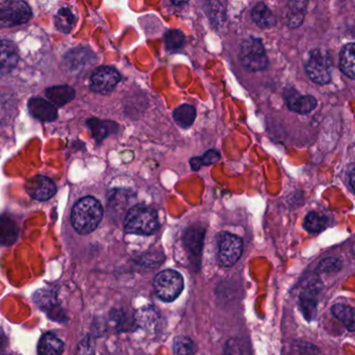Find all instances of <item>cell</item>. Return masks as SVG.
Masks as SVG:
<instances>
[{
	"label": "cell",
	"mask_w": 355,
	"mask_h": 355,
	"mask_svg": "<svg viewBox=\"0 0 355 355\" xmlns=\"http://www.w3.org/2000/svg\"><path fill=\"white\" fill-rule=\"evenodd\" d=\"M103 216V209L99 201L93 197H85L72 209V225L78 234H89L96 230Z\"/></svg>",
	"instance_id": "cell-1"
},
{
	"label": "cell",
	"mask_w": 355,
	"mask_h": 355,
	"mask_svg": "<svg viewBox=\"0 0 355 355\" xmlns=\"http://www.w3.org/2000/svg\"><path fill=\"white\" fill-rule=\"evenodd\" d=\"M124 230L128 234L150 236L159 230L157 211L144 205H136L128 211L124 221Z\"/></svg>",
	"instance_id": "cell-2"
},
{
	"label": "cell",
	"mask_w": 355,
	"mask_h": 355,
	"mask_svg": "<svg viewBox=\"0 0 355 355\" xmlns=\"http://www.w3.org/2000/svg\"><path fill=\"white\" fill-rule=\"evenodd\" d=\"M155 294L164 302L175 300L184 288L182 276L174 270L167 269L159 272L153 280Z\"/></svg>",
	"instance_id": "cell-3"
},
{
	"label": "cell",
	"mask_w": 355,
	"mask_h": 355,
	"mask_svg": "<svg viewBox=\"0 0 355 355\" xmlns=\"http://www.w3.org/2000/svg\"><path fill=\"white\" fill-rule=\"evenodd\" d=\"M240 60L249 71L259 72L266 69L268 58L263 43L259 39L249 37L241 44Z\"/></svg>",
	"instance_id": "cell-4"
},
{
	"label": "cell",
	"mask_w": 355,
	"mask_h": 355,
	"mask_svg": "<svg viewBox=\"0 0 355 355\" xmlns=\"http://www.w3.org/2000/svg\"><path fill=\"white\" fill-rule=\"evenodd\" d=\"M305 71L315 84H328L331 80V57L325 51L315 49L309 53V59L305 63Z\"/></svg>",
	"instance_id": "cell-5"
},
{
	"label": "cell",
	"mask_w": 355,
	"mask_h": 355,
	"mask_svg": "<svg viewBox=\"0 0 355 355\" xmlns=\"http://www.w3.org/2000/svg\"><path fill=\"white\" fill-rule=\"evenodd\" d=\"M32 17V10L24 1L0 0V26H15L26 24Z\"/></svg>",
	"instance_id": "cell-6"
},
{
	"label": "cell",
	"mask_w": 355,
	"mask_h": 355,
	"mask_svg": "<svg viewBox=\"0 0 355 355\" xmlns=\"http://www.w3.org/2000/svg\"><path fill=\"white\" fill-rule=\"evenodd\" d=\"M242 239L228 232L220 236L218 243V261L223 267H232L240 259L243 253Z\"/></svg>",
	"instance_id": "cell-7"
},
{
	"label": "cell",
	"mask_w": 355,
	"mask_h": 355,
	"mask_svg": "<svg viewBox=\"0 0 355 355\" xmlns=\"http://www.w3.org/2000/svg\"><path fill=\"white\" fill-rule=\"evenodd\" d=\"M121 80L119 72L112 67L98 68L91 78V89L101 94H109Z\"/></svg>",
	"instance_id": "cell-8"
},
{
	"label": "cell",
	"mask_w": 355,
	"mask_h": 355,
	"mask_svg": "<svg viewBox=\"0 0 355 355\" xmlns=\"http://www.w3.org/2000/svg\"><path fill=\"white\" fill-rule=\"evenodd\" d=\"M26 190L36 200L45 201L55 194L57 187L51 178L44 175H36L26 182Z\"/></svg>",
	"instance_id": "cell-9"
},
{
	"label": "cell",
	"mask_w": 355,
	"mask_h": 355,
	"mask_svg": "<svg viewBox=\"0 0 355 355\" xmlns=\"http://www.w3.org/2000/svg\"><path fill=\"white\" fill-rule=\"evenodd\" d=\"M320 292H321V284L318 280L309 282L301 292V309H302L303 315L309 321L315 317Z\"/></svg>",
	"instance_id": "cell-10"
},
{
	"label": "cell",
	"mask_w": 355,
	"mask_h": 355,
	"mask_svg": "<svg viewBox=\"0 0 355 355\" xmlns=\"http://www.w3.org/2000/svg\"><path fill=\"white\" fill-rule=\"evenodd\" d=\"M286 105L290 111L306 115L317 107V99L311 95H300L296 92H290L286 96Z\"/></svg>",
	"instance_id": "cell-11"
},
{
	"label": "cell",
	"mask_w": 355,
	"mask_h": 355,
	"mask_svg": "<svg viewBox=\"0 0 355 355\" xmlns=\"http://www.w3.org/2000/svg\"><path fill=\"white\" fill-rule=\"evenodd\" d=\"M306 1H290L282 12V21L288 28H298L304 20Z\"/></svg>",
	"instance_id": "cell-12"
},
{
	"label": "cell",
	"mask_w": 355,
	"mask_h": 355,
	"mask_svg": "<svg viewBox=\"0 0 355 355\" xmlns=\"http://www.w3.org/2000/svg\"><path fill=\"white\" fill-rule=\"evenodd\" d=\"M19 61L17 49L9 41H0V74H8Z\"/></svg>",
	"instance_id": "cell-13"
},
{
	"label": "cell",
	"mask_w": 355,
	"mask_h": 355,
	"mask_svg": "<svg viewBox=\"0 0 355 355\" xmlns=\"http://www.w3.org/2000/svg\"><path fill=\"white\" fill-rule=\"evenodd\" d=\"M205 238V230L201 227H191L184 234V246L190 252L192 261L195 263H199V257L201 254Z\"/></svg>",
	"instance_id": "cell-14"
},
{
	"label": "cell",
	"mask_w": 355,
	"mask_h": 355,
	"mask_svg": "<svg viewBox=\"0 0 355 355\" xmlns=\"http://www.w3.org/2000/svg\"><path fill=\"white\" fill-rule=\"evenodd\" d=\"M28 110L35 118L41 121H55L58 117L57 109L51 103L42 98L31 99Z\"/></svg>",
	"instance_id": "cell-15"
},
{
	"label": "cell",
	"mask_w": 355,
	"mask_h": 355,
	"mask_svg": "<svg viewBox=\"0 0 355 355\" xmlns=\"http://www.w3.org/2000/svg\"><path fill=\"white\" fill-rule=\"evenodd\" d=\"M46 96L53 105L63 107L74 98L76 91L69 86L51 87L47 89Z\"/></svg>",
	"instance_id": "cell-16"
},
{
	"label": "cell",
	"mask_w": 355,
	"mask_h": 355,
	"mask_svg": "<svg viewBox=\"0 0 355 355\" xmlns=\"http://www.w3.org/2000/svg\"><path fill=\"white\" fill-rule=\"evenodd\" d=\"M251 17L257 26L261 28H270L276 24L275 16L263 3H259L253 8Z\"/></svg>",
	"instance_id": "cell-17"
},
{
	"label": "cell",
	"mask_w": 355,
	"mask_h": 355,
	"mask_svg": "<svg viewBox=\"0 0 355 355\" xmlns=\"http://www.w3.org/2000/svg\"><path fill=\"white\" fill-rule=\"evenodd\" d=\"M64 344L53 334H45L39 342L38 352L40 355H61Z\"/></svg>",
	"instance_id": "cell-18"
},
{
	"label": "cell",
	"mask_w": 355,
	"mask_h": 355,
	"mask_svg": "<svg viewBox=\"0 0 355 355\" xmlns=\"http://www.w3.org/2000/svg\"><path fill=\"white\" fill-rule=\"evenodd\" d=\"M18 238V228L15 222L7 216L0 217V244L10 246Z\"/></svg>",
	"instance_id": "cell-19"
},
{
	"label": "cell",
	"mask_w": 355,
	"mask_h": 355,
	"mask_svg": "<svg viewBox=\"0 0 355 355\" xmlns=\"http://www.w3.org/2000/svg\"><path fill=\"white\" fill-rule=\"evenodd\" d=\"M354 53L355 44L354 43H349L343 47L342 51L340 55V68L345 76H348L351 80H354Z\"/></svg>",
	"instance_id": "cell-20"
},
{
	"label": "cell",
	"mask_w": 355,
	"mask_h": 355,
	"mask_svg": "<svg viewBox=\"0 0 355 355\" xmlns=\"http://www.w3.org/2000/svg\"><path fill=\"white\" fill-rule=\"evenodd\" d=\"M88 124L90 126L91 130H92L93 137L98 142L105 140L110 135L115 134L118 130V125L114 123V122L92 119L88 122Z\"/></svg>",
	"instance_id": "cell-21"
},
{
	"label": "cell",
	"mask_w": 355,
	"mask_h": 355,
	"mask_svg": "<svg viewBox=\"0 0 355 355\" xmlns=\"http://www.w3.org/2000/svg\"><path fill=\"white\" fill-rule=\"evenodd\" d=\"M137 323L147 330H155L159 323V313L153 306L144 307L137 313Z\"/></svg>",
	"instance_id": "cell-22"
},
{
	"label": "cell",
	"mask_w": 355,
	"mask_h": 355,
	"mask_svg": "<svg viewBox=\"0 0 355 355\" xmlns=\"http://www.w3.org/2000/svg\"><path fill=\"white\" fill-rule=\"evenodd\" d=\"M173 118L182 128H189L194 123L196 110L190 105H182L174 110Z\"/></svg>",
	"instance_id": "cell-23"
},
{
	"label": "cell",
	"mask_w": 355,
	"mask_h": 355,
	"mask_svg": "<svg viewBox=\"0 0 355 355\" xmlns=\"http://www.w3.org/2000/svg\"><path fill=\"white\" fill-rule=\"evenodd\" d=\"M331 311L332 315L336 319L340 320L349 331L354 330V309L353 307L345 304H336L332 306Z\"/></svg>",
	"instance_id": "cell-24"
},
{
	"label": "cell",
	"mask_w": 355,
	"mask_h": 355,
	"mask_svg": "<svg viewBox=\"0 0 355 355\" xmlns=\"http://www.w3.org/2000/svg\"><path fill=\"white\" fill-rule=\"evenodd\" d=\"M328 225V219L322 214L311 211L304 220V228L311 234H318L325 230Z\"/></svg>",
	"instance_id": "cell-25"
},
{
	"label": "cell",
	"mask_w": 355,
	"mask_h": 355,
	"mask_svg": "<svg viewBox=\"0 0 355 355\" xmlns=\"http://www.w3.org/2000/svg\"><path fill=\"white\" fill-rule=\"evenodd\" d=\"M76 24V17L69 8H63L55 15V26L64 34H69Z\"/></svg>",
	"instance_id": "cell-26"
},
{
	"label": "cell",
	"mask_w": 355,
	"mask_h": 355,
	"mask_svg": "<svg viewBox=\"0 0 355 355\" xmlns=\"http://www.w3.org/2000/svg\"><path fill=\"white\" fill-rule=\"evenodd\" d=\"M220 157H221V155H220L219 151L211 149V150L205 153L202 157H193L190 164L193 170H199L202 166L213 165V164L218 163L220 161Z\"/></svg>",
	"instance_id": "cell-27"
},
{
	"label": "cell",
	"mask_w": 355,
	"mask_h": 355,
	"mask_svg": "<svg viewBox=\"0 0 355 355\" xmlns=\"http://www.w3.org/2000/svg\"><path fill=\"white\" fill-rule=\"evenodd\" d=\"M184 42H186V38L180 31L171 30L166 34L165 44L167 51H180L184 47Z\"/></svg>",
	"instance_id": "cell-28"
},
{
	"label": "cell",
	"mask_w": 355,
	"mask_h": 355,
	"mask_svg": "<svg viewBox=\"0 0 355 355\" xmlns=\"http://www.w3.org/2000/svg\"><path fill=\"white\" fill-rule=\"evenodd\" d=\"M173 349L176 355H194L196 351L194 343L188 336H178L174 340Z\"/></svg>",
	"instance_id": "cell-29"
},
{
	"label": "cell",
	"mask_w": 355,
	"mask_h": 355,
	"mask_svg": "<svg viewBox=\"0 0 355 355\" xmlns=\"http://www.w3.org/2000/svg\"><path fill=\"white\" fill-rule=\"evenodd\" d=\"M290 355H320L315 345L304 342H295L291 347Z\"/></svg>",
	"instance_id": "cell-30"
},
{
	"label": "cell",
	"mask_w": 355,
	"mask_h": 355,
	"mask_svg": "<svg viewBox=\"0 0 355 355\" xmlns=\"http://www.w3.org/2000/svg\"><path fill=\"white\" fill-rule=\"evenodd\" d=\"M340 261L338 259H334V257H328V259H323L320 263L318 269L321 270L324 272H334L340 270Z\"/></svg>",
	"instance_id": "cell-31"
},
{
	"label": "cell",
	"mask_w": 355,
	"mask_h": 355,
	"mask_svg": "<svg viewBox=\"0 0 355 355\" xmlns=\"http://www.w3.org/2000/svg\"><path fill=\"white\" fill-rule=\"evenodd\" d=\"M225 355H242L236 340H228L225 347Z\"/></svg>",
	"instance_id": "cell-32"
},
{
	"label": "cell",
	"mask_w": 355,
	"mask_h": 355,
	"mask_svg": "<svg viewBox=\"0 0 355 355\" xmlns=\"http://www.w3.org/2000/svg\"><path fill=\"white\" fill-rule=\"evenodd\" d=\"M5 349V340H3V336H0V354L3 352Z\"/></svg>",
	"instance_id": "cell-33"
}]
</instances>
